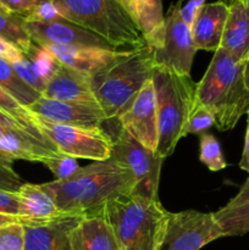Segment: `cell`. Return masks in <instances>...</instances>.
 Returning a JSON list of instances; mask_svg holds the SVG:
<instances>
[{"instance_id": "cell-1", "label": "cell", "mask_w": 249, "mask_h": 250, "mask_svg": "<svg viewBox=\"0 0 249 250\" xmlns=\"http://www.w3.org/2000/svg\"><path fill=\"white\" fill-rule=\"evenodd\" d=\"M41 186L51 195L60 212L84 216L102 212L115 198L133 194L136 181L128 168L110 158L81 167L66 180Z\"/></svg>"}, {"instance_id": "cell-2", "label": "cell", "mask_w": 249, "mask_h": 250, "mask_svg": "<svg viewBox=\"0 0 249 250\" xmlns=\"http://www.w3.org/2000/svg\"><path fill=\"white\" fill-rule=\"evenodd\" d=\"M244 63L219 48L195 87V103L214 115L215 126L222 132L234 128L239 119L249 111Z\"/></svg>"}, {"instance_id": "cell-3", "label": "cell", "mask_w": 249, "mask_h": 250, "mask_svg": "<svg viewBox=\"0 0 249 250\" xmlns=\"http://www.w3.org/2000/svg\"><path fill=\"white\" fill-rule=\"evenodd\" d=\"M155 68L154 50L145 44L122 51L116 60L89 76L95 102L107 120L116 119L126 109L151 80Z\"/></svg>"}, {"instance_id": "cell-4", "label": "cell", "mask_w": 249, "mask_h": 250, "mask_svg": "<svg viewBox=\"0 0 249 250\" xmlns=\"http://www.w3.org/2000/svg\"><path fill=\"white\" fill-rule=\"evenodd\" d=\"M103 214L121 250H159L168 211L159 199L129 194L110 200Z\"/></svg>"}, {"instance_id": "cell-5", "label": "cell", "mask_w": 249, "mask_h": 250, "mask_svg": "<svg viewBox=\"0 0 249 250\" xmlns=\"http://www.w3.org/2000/svg\"><path fill=\"white\" fill-rule=\"evenodd\" d=\"M61 16L104 38L117 50L145 45L121 0H51Z\"/></svg>"}, {"instance_id": "cell-6", "label": "cell", "mask_w": 249, "mask_h": 250, "mask_svg": "<svg viewBox=\"0 0 249 250\" xmlns=\"http://www.w3.org/2000/svg\"><path fill=\"white\" fill-rule=\"evenodd\" d=\"M158 111L156 155L165 160L175 151L178 142L186 137L188 117L195 103V87L190 76L178 75L156 67L151 77Z\"/></svg>"}, {"instance_id": "cell-7", "label": "cell", "mask_w": 249, "mask_h": 250, "mask_svg": "<svg viewBox=\"0 0 249 250\" xmlns=\"http://www.w3.org/2000/svg\"><path fill=\"white\" fill-rule=\"evenodd\" d=\"M110 137V158L131 171L136 181L133 194L148 199H159V181L164 159L156 155L155 151L142 146L121 126L114 136Z\"/></svg>"}, {"instance_id": "cell-8", "label": "cell", "mask_w": 249, "mask_h": 250, "mask_svg": "<svg viewBox=\"0 0 249 250\" xmlns=\"http://www.w3.org/2000/svg\"><path fill=\"white\" fill-rule=\"evenodd\" d=\"M36 117L42 133L58 148L60 153L72 158L103 161L111 155V137L99 128L68 126Z\"/></svg>"}, {"instance_id": "cell-9", "label": "cell", "mask_w": 249, "mask_h": 250, "mask_svg": "<svg viewBox=\"0 0 249 250\" xmlns=\"http://www.w3.org/2000/svg\"><path fill=\"white\" fill-rule=\"evenodd\" d=\"M222 237L212 212H168L159 250H199Z\"/></svg>"}, {"instance_id": "cell-10", "label": "cell", "mask_w": 249, "mask_h": 250, "mask_svg": "<svg viewBox=\"0 0 249 250\" xmlns=\"http://www.w3.org/2000/svg\"><path fill=\"white\" fill-rule=\"evenodd\" d=\"M182 1L171 5L165 16V36L164 43L154 50L156 67L165 68L171 72L190 76L193 59L197 48L194 46L190 27L181 16Z\"/></svg>"}, {"instance_id": "cell-11", "label": "cell", "mask_w": 249, "mask_h": 250, "mask_svg": "<svg viewBox=\"0 0 249 250\" xmlns=\"http://www.w3.org/2000/svg\"><path fill=\"white\" fill-rule=\"evenodd\" d=\"M120 126L137 142L155 151L158 146V111L153 82L148 81L126 109L116 117Z\"/></svg>"}, {"instance_id": "cell-12", "label": "cell", "mask_w": 249, "mask_h": 250, "mask_svg": "<svg viewBox=\"0 0 249 250\" xmlns=\"http://www.w3.org/2000/svg\"><path fill=\"white\" fill-rule=\"evenodd\" d=\"M27 109L34 115L50 122L68 126L99 128L107 121L104 111L98 104L76 102H61L49 99L42 95L34 104Z\"/></svg>"}, {"instance_id": "cell-13", "label": "cell", "mask_w": 249, "mask_h": 250, "mask_svg": "<svg viewBox=\"0 0 249 250\" xmlns=\"http://www.w3.org/2000/svg\"><path fill=\"white\" fill-rule=\"evenodd\" d=\"M24 21V28L36 44H56V45L89 46L117 50L98 34L77 26L67 20L55 22Z\"/></svg>"}, {"instance_id": "cell-14", "label": "cell", "mask_w": 249, "mask_h": 250, "mask_svg": "<svg viewBox=\"0 0 249 250\" xmlns=\"http://www.w3.org/2000/svg\"><path fill=\"white\" fill-rule=\"evenodd\" d=\"M81 215H65L43 225H23L24 250H72L71 233Z\"/></svg>"}, {"instance_id": "cell-15", "label": "cell", "mask_w": 249, "mask_h": 250, "mask_svg": "<svg viewBox=\"0 0 249 250\" xmlns=\"http://www.w3.org/2000/svg\"><path fill=\"white\" fill-rule=\"evenodd\" d=\"M41 46L48 49L61 65L67 66L87 76L102 70L103 67L116 60L121 55L122 51H124L89 48V46L56 45V44H41Z\"/></svg>"}, {"instance_id": "cell-16", "label": "cell", "mask_w": 249, "mask_h": 250, "mask_svg": "<svg viewBox=\"0 0 249 250\" xmlns=\"http://www.w3.org/2000/svg\"><path fill=\"white\" fill-rule=\"evenodd\" d=\"M228 16V4L215 1L205 4L198 11L190 31L197 50L216 51L220 48L225 24Z\"/></svg>"}, {"instance_id": "cell-17", "label": "cell", "mask_w": 249, "mask_h": 250, "mask_svg": "<svg viewBox=\"0 0 249 250\" xmlns=\"http://www.w3.org/2000/svg\"><path fill=\"white\" fill-rule=\"evenodd\" d=\"M71 246L72 250H121L103 211L82 216L71 233Z\"/></svg>"}, {"instance_id": "cell-18", "label": "cell", "mask_w": 249, "mask_h": 250, "mask_svg": "<svg viewBox=\"0 0 249 250\" xmlns=\"http://www.w3.org/2000/svg\"><path fill=\"white\" fill-rule=\"evenodd\" d=\"M220 48L238 62L249 59V4L234 0L228 4V16Z\"/></svg>"}, {"instance_id": "cell-19", "label": "cell", "mask_w": 249, "mask_h": 250, "mask_svg": "<svg viewBox=\"0 0 249 250\" xmlns=\"http://www.w3.org/2000/svg\"><path fill=\"white\" fill-rule=\"evenodd\" d=\"M144 42L153 50L160 48L165 36V16L163 0H121Z\"/></svg>"}, {"instance_id": "cell-20", "label": "cell", "mask_w": 249, "mask_h": 250, "mask_svg": "<svg viewBox=\"0 0 249 250\" xmlns=\"http://www.w3.org/2000/svg\"><path fill=\"white\" fill-rule=\"evenodd\" d=\"M43 97L61 102H76L97 104L90 88L89 76L77 72L65 65H60L46 83Z\"/></svg>"}, {"instance_id": "cell-21", "label": "cell", "mask_w": 249, "mask_h": 250, "mask_svg": "<svg viewBox=\"0 0 249 250\" xmlns=\"http://www.w3.org/2000/svg\"><path fill=\"white\" fill-rule=\"evenodd\" d=\"M17 194L20 198L19 217L22 225H43L63 215L41 185L23 183Z\"/></svg>"}, {"instance_id": "cell-22", "label": "cell", "mask_w": 249, "mask_h": 250, "mask_svg": "<svg viewBox=\"0 0 249 250\" xmlns=\"http://www.w3.org/2000/svg\"><path fill=\"white\" fill-rule=\"evenodd\" d=\"M215 221L219 225L224 237L243 236L249 232V176L239 188L238 193L212 212Z\"/></svg>"}, {"instance_id": "cell-23", "label": "cell", "mask_w": 249, "mask_h": 250, "mask_svg": "<svg viewBox=\"0 0 249 250\" xmlns=\"http://www.w3.org/2000/svg\"><path fill=\"white\" fill-rule=\"evenodd\" d=\"M0 87L24 107L31 106L42 94L27 84L15 71L11 63L0 58Z\"/></svg>"}, {"instance_id": "cell-24", "label": "cell", "mask_w": 249, "mask_h": 250, "mask_svg": "<svg viewBox=\"0 0 249 250\" xmlns=\"http://www.w3.org/2000/svg\"><path fill=\"white\" fill-rule=\"evenodd\" d=\"M0 110L4 111L5 114L10 115L11 117H14L17 122H20V124L23 126V128L26 129L29 134L34 136L36 138L41 139L44 143L56 148V146H54L43 133H42L34 115L32 114L27 107H24L23 105L20 104V103L17 102L15 98H12L9 93L5 92L1 87H0Z\"/></svg>"}, {"instance_id": "cell-25", "label": "cell", "mask_w": 249, "mask_h": 250, "mask_svg": "<svg viewBox=\"0 0 249 250\" xmlns=\"http://www.w3.org/2000/svg\"><path fill=\"white\" fill-rule=\"evenodd\" d=\"M0 38L11 43L23 54L29 50L33 43L24 28L23 17L15 14H0Z\"/></svg>"}, {"instance_id": "cell-26", "label": "cell", "mask_w": 249, "mask_h": 250, "mask_svg": "<svg viewBox=\"0 0 249 250\" xmlns=\"http://www.w3.org/2000/svg\"><path fill=\"white\" fill-rule=\"evenodd\" d=\"M24 55L29 59L33 67L34 72L37 73L39 78L43 81L44 83H48L49 80L53 77L54 73L56 72L61 63L56 60L55 56L48 50V49L43 48V46L38 45L33 42Z\"/></svg>"}, {"instance_id": "cell-27", "label": "cell", "mask_w": 249, "mask_h": 250, "mask_svg": "<svg viewBox=\"0 0 249 250\" xmlns=\"http://www.w3.org/2000/svg\"><path fill=\"white\" fill-rule=\"evenodd\" d=\"M199 160L210 171H221L227 166L219 141L210 133L199 136Z\"/></svg>"}, {"instance_id": "cell-28", "label": "cell", "mask_w": 249, "mask_h": 250, "mask_svg": "<svg viewBox=\"0 0 249 250\" xmlns=\"http://www.w3.org/2000/svg\"><path fill=\"white\" fill-rule=\"evenodd\" d=\"M212 126H215L214 115L205 106L194 103V106H193L192 112L188 117L187 125H186V136L187 134H199L200 136Z\"/></svg>"}, {"instance_id": "cell-29", "label": "cell", "mask_w": 249, "mask_h": 250, "mask_svg": "<svg viewBox=\"0 0 249 250\" xmlns=\"http://www.w3.org/2000/svg\"><path fill=\"white\" fill-rule=\"evenodd\" d=\"M43 165H45L53 172L56 180H66L81 168L77 159L65 155L62 153L45 159L43 161Z\"/></svg>"}, {"instance_id": "cell-30", "label": "cell", "mask_w": 249, "mask_h": 250, "mask_svg": "<svg viewBox=\"0 0 249 250\" xmlns=\"http://www.w3.org/2000/svg\"><path fill=\"white\" fill-rule=\"evenodd\" d=\"M0 250H24V229L21 222L0 229Z\"/></svg>"}, {"instance_id": "cell-31", "label": "cell", "mask_w": 249, "mask_h": 250, "mask_svg": "<svg viewBox=\"0 0 249 250\" xmlns=\"http://www.w3.org/2000/svg\"><path fill=\"white\" fill-rule=\"evenodd\" d=\"M11 65L12 67L15 68V71L17 72V75H19L27 84L31 85L33 89H36L37 92H39L41 94H43L46 84L38 77V76H37L33 67H32L31 61H29V59L27 58L24 54L19 59V60L12 62Z\"/></svg>"}, {"instance_id": "cell-32", "label": "cell", "mask_w": 249, "mask_h": 250, "mask_svg": "<svg viewBox=\"0 0 249 250\" xmlns=\"http://www.w3.org/2000/svg\"><path fill=\"white\" fill-rule=\"evenodd\" d=\"M26 21H34V22H55L65 20L58 11L55 5L53 4L51 0H44L42 1L33 11L29 12L26 16H22Z\"/></svg>"}, {"instance_id": "cell-33", "label": "cell", "mask_w": 249, "mask_h": 250, "mask_svg": "<svg viewBox=\"0 0 249 250\" xmlns=\"http://www.w3.org/2000/svg\"><path fill=\"white\" fill-rule=\"evenodd\" d=\"M23 185L22 178L14 171L12 166L0 163V189L17 193Z\"/></svg>"}, {"instance_id": "cell-34", "label": "cell", "mask_w": 249, "mask_h": 250, "mask_svg": "<svg viewBox=\"0 0 249 250\" xmlns=\"http://www.w3.org/2000/svg\"><path fill=\"white\" fill-rule=\"evenodd\" d=\"M44 0H0V4L10 12V14L26 16L33 11Z\"/></svg>"}, {"instance_id": "cell-35", "label": "cell", "mask_w": 249, "mask_h": 250, "mask_svg": "<svg viewBox=\"0 0 249 250\" xmlns=\"http://www.w3.org/2000/svg\"><path fill=\"white\" fill-rule=\"evenodd\" d=\"M0 214L20 215V198L17 193L0 189Z\"/></svg>"}, {"instance_id": "cell-36", "label": "cell", "mask_w": 249, "mask_h": 250, "mask_svg": "<svg viewBox=\"0 0 249 250\" xmlns=\"http://www.w3.org/2000/svg\"><path fill=\"white\" fill-rule=\"evenodd\" d=\"M204 5H205V0H188L183 6H181V10H180L183 21H185L189 27L192 26L198 11H199Z\"/></svg>"}, {"instance_id": "cell-37", "label": "cell", "mask_w": 249, "mask_h": 250, "mask_svg": "<svg viewBox=\"0 0 249 250\" xmlns=\"http://www.w3.org/2000/svg\"><path fill=\"white\" fill-rule=\"evenodd\" d=\"M22 55H23V53L20 51L16 46L12 45L11 43L6 42L5 39L0 38V58L5 59L10 63H12L19 60Z\"/></svg>"}, {"instance_id": "cell-38", "label": "cell", "mask_w": 249, "mask_h": 250, "mask_svg": "<svg viewBox=\"0 0 249 250\" xmlns=\"http://www.w3.org/2000/svg\"><path fill=\"white\" fill-rule=\"evenodd\" d=\"M239 167L243 171L248 172L249 175V111L247 112V128L246 136H244V146L242 151V158L239 160Z\"/></svg>"}, {"instance_id": "cell-39", "label": "cell", "mask_w": 249, "mask_h": 250, "mask_svg": "<svg viewBox=\"0 0 249 250\" xmlns=\"http://www.w3.org/2000/svg\"><path fill=\"white\" fill-rule=\"evenodd\" d=\"M0 126H4V127H10V128H17V129H22V131H26L23 128L20 122H17L14 117H11L10 115L5 114L4 111L0 110ZM27 132V131H26ZM28 133V132H27Z\"/></svg>"}, {"instance_id": "cell-40", "label": "cell", "mask_w": 249, "mask_h": 250, "mask_svg": "<svg viewBox=\"0 0 249 250\" xmlns=\"http://www.w3.org/2000/svg\"><path fill=\"white\" fill-rule=\"evenodd\" d=\"M15 222H20V217L12 216V215H6V214H0V229L6 225L15 224Z\"/></svg>"}, {"instance_id": "cell-41", "label": "cell", "mask_w": 249, "mask_h": 250, "mask_svg": "<svg viewBox=\"0 0 249 250\" xmlns=\"http://www.w3.org/2000/svg\"><path fill=\"white\" fill-rule=\"evenodd\" d=\"M244 82H246V87L249 92V59L244 63Z\"/></svg>"}, {"instance_id": "cell-42", "label": "cell", "mask_w": 249, "mask_h": 250, "mask_svg": "<svg viewBox=\"0 0 249 250\" xmlns=\"http://www.w3.org/2000/svg\"><path fill=\"white\" fill-rule=\"evenodd\" d=\"M0 14H4V15H10V12L7 11V10L5 9V7L2 6L1 4H0Z\"/></svg>"}, {"instance_id": "cell-43", "label": "cell", "mask_w": 249, "mask_h": 250, "mask_svg": "<svg viewBox=\"0 0 249 250\" xmlns=\"http://www.w3.org/2000/svg\"><path fill=\"white\" fill-rule=\"evenodd\" d=\"M227 1H228V4H231V2L234 1V0H227Z\"/></svg>"}, {"instance_id": "cell-44", "label": "cell", "mask_w": 249, "mask_h": 250, "mask_svg": "<svg viewBox=\"0 0 249 250\" xmlns=\"http://www.w3.org/2000/svg\"><path fill=\"white\" fill-rule=\"evenodd\" d=\"M241 1H244V2H248L249 0H241Z\"/></svg>"}, {"instance_id": "cell-45", "label": "cell", "mask_w": 249, "mask_h": 250, "mask_svg": "<svg viewBox=\"0 0 249 250\" xmlns=\"http://www.w3.org/2000/svg\"><path fill=\"white\" fill-rule=\"evenodd\" d=\"M248 4H249V1H248Z\"/></svg>"}]
</instances>
